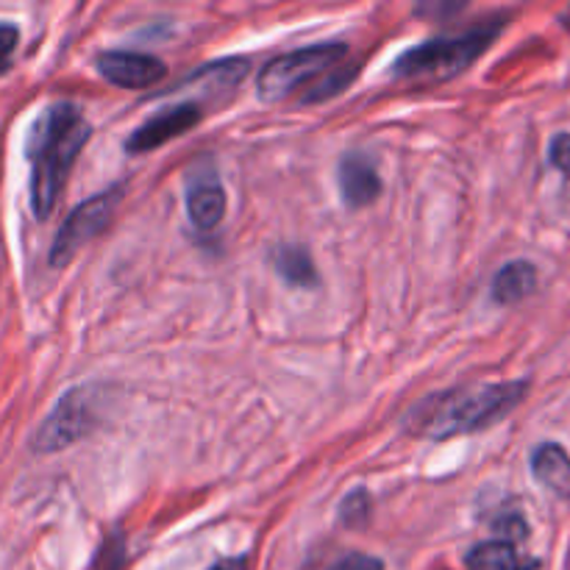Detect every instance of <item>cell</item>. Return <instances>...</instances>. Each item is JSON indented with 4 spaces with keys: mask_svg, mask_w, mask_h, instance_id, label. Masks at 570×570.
Returning <instances> with one entry per match:
<instances>
[{
    "mask_svg": "<svg viewBox=\"0 0 570 570\" xmlns=\"http://www.w3.org/2000/svg\"><path fill=\"white\" fill-rule=\"evenodd\" d=\"M92 126L76 104H50L37 117L28 137V161H31V209L37 220L53 215L59 195L65 193L76 156L89 142Z\"/></svg>",
    "mask_w": 570,
    "mask_h": 570,
    "instance_id": "6da1fadb",
    "label": "cell"
},
{
    "mask_svg": "<svg viewBox=\"0 0 570 570\" xmlns=\"http://www.w3.org/2000/svg\"><path fill=\"white\" fill-rule=\"evenodd\" d=\"M529 393V382L468 384L432 395L406 417V429L426 440H451L490 429L510 415Z\"/></svg>",
    "mask_w": 570,
    "mask_h": 570,
    "instance_id": "7a4b0ae2",
    "label": "cell"
},
{
    "mask_svg": "<svg viewBox=\"0 0 570 570\" xmlns=\"http://www.w3.org/2000/svg\"><path fill=\"white\" fill-rule=\"evenodd\" d=\"M504 26V17H493V20H484L479 26L468 28V31L456 33V37L426 39V42L404 50L393 61V76L432 78V81H438V78L445 81V78L460 76L499 39Z\"/></svg>",
    "mask_w": 570,
    "mask_h": 570,
    "instance_id": "3957f363",
    "label": "cell"
},
{
    "mask_svg": "<svg viewBox=\"0 0 570 570\" xmlns=\"http://www.w3.org/2000/svg\"><path fill=\"white\" fill-rule=\"evenodd\" d=\"M345 56H348V48L343 42H323L312 45V48L289 50V53L276 56L262 67L259 78H256V92L267 104H276V100L295 92L301 83L321 78L323 72L337 70Z\"/></svg>",
    "mask_w": 570,
    "mask_h": 570,
    "instance_id": "277c9868",
    "label": "cell"
},
{
    "mask_svg": "<svg viewBox=\"0 0 570 570\" xmlns=\"http://www.w3.org/2000/svg\"><path fill=\"white\" fill-rule=\"evenodd\" d=\"M100 390H104L100 384H78V387L67 390L39 426L33 449L42 454H53V451L70 449L83 434L92 432L98 423Z\"/></svg>",
    "mask_w": 570,
    "mask_h": 570,
    "instance_id": "5b68a950",
    "label": "cell"
},
{
    "mask_svg": "<svg viewBox=\"0 0 570 570\" xmlns=\"http://www.w3.org/2000/svg\"><path fill=\"white\" fill-rule=\"evenodd\" d=\"M122 193H126V187H122V184H115V187H109L106 193H98L89 200H83L81 206H76V209L67 215V220L61 223V228L56 232L53 245H50V267H65L89 239L98 237V234L104 232L106 223L115 215L117 204L122 200Z\"/></svg>",
    "mask_w": 570,
    "mask_h": 570,
    "instance_id": "8992f818",
    "label": "cell"
},
{
    "mask_svg": "<svg viewBox=\"0 0 570 570\" xmlns=\"http://www.w3.org/2000/svg\"><path fill=\"white\" fill-rule=\"evenodd\" d=\"M100 76L122 89H148L167 76L165 61L134 50H106L95 59Z\"/></svg>",
    "mask_w": 570,
    "mask_h": 570,
    "instance_id": "52a82bcc",
    "label": "cell"
},
{
    "mask_svg": "<svg viewBox=\"0 0 570 570\" xmlns=\"http://www.w3.org/2000/svg\"><path fill=\"white\" fill-rule=\"evenodd\" d=\"M200 122V106L198 104H176L170 109H161L159 115H154L150 120H145L137 131L128 137L126 150L128 154H148V150L161 148L170 139L181 137L189 128H195Z\"/></svg>",
    "mask_w": 570,
    "mask_h": 570,
    "instance_id": "ba28073f",
    "label": "cell"
},
{
    "mask_svg": "<svg viewBox=\"0 0 570 570\" xmlns=\"http://www.w3.org/2000/svg\"><path fill=\"white\" fill-rule=\"evenodd\" d=\"M337 184L345 206L362 209L371 206L382 195V178H379L376 165L365 154H345L337 165Z\"/></svg>",
    "mask_w": 570,
    "mask_h": 570,
    "instance_id": "9c48e42d",
    "label": "cell"
},
{
    "mask_svg": "<svg viewBox=\"0 0 570 570\" xmlns=\"http://www.w3.org/2000/svg\"><path fill=\"white\" fill-rule=\"evenodd\" d=\"M187 215L204 232L220 226L226 215V189L215 176L198 178L187 187Z\"/></svg>",
    "mask_w": 570,
    "mask_h": 570,
    "instance_id": "30bf717a",
    "label": "cell"
},
{
    "mask_svg": "<svg viewBox=\"0 0 570 570\" xmlns=\"http://www.w3.org/2000/svg\"><path fill=\"white\" fill-rule=\"evenodd\" d=\"M532 476L557 499L570 501V454L560 443H540L532 451Z\"/></svg>",
    "mask_w": 570,
    "mask_h": 570,
    "instance_id": "8fae6325",
    "label": "cell"
},
{
    "mask_svg": "<svg viewBox=\"0 0 570 570\" xmlns=\"http://www.w3.org/2000/svg\"><path fill=\"white\" fill-rule=\"evenodd\" d=\"M534 289H538V267L527 259L507 262L493 278V298L504 306L521 304Z\"/></svg>",
    "mask_w": 570,
    "mask_h": 570,
    "instance_id": "7c38bea8",
    "label": "cell"
},
{
    "mask_svg": "<svg viewBox=\"0 0 570 570\" xmlns=\"http://www.w3.org/2000/svg\"><path fill=\"white\" fill-rule=\"evenodd\" d=\"M468 570H538V560H527L518 554V549L507 540H488L468 551Z\"/></svg>",
    "mask_w": 570,
    "mask_h": 570,
    "instance_id": "4fadbf2b",
    "label": "cell"
},
{
    "mask_svg": "<svg viewBox=\"0 0 570 570\" xmlns=\"http://www.w3.org/2000/svg\"><path fill=\"white\" fill-rule=\"evenodd\" d=\"M273 265H276L278 276L289 284V287L312 289L321 284V276H317V267L312 262L309 250L301 248V245H278L273 250Z\"/></svg>",
    "mask_w": 570,
    "mask_h": 570,
    "instance_id": "5bb4252c",
    "label": "cell"
},
{
    "mask_svg": "<svg viewBox=\"0 0 570 570\" xmlns=\"http://www.w3.org/2000/svg\"><path fill=\"white\" fill-rule=\"evenodd\" d=\"M367 521H371V495L365 490H354V493L345 495L343 504H340V523L356 529L365 527Z\"/></svg>",
    "mask_w": 570,
    "mask_h": 570,
    "instance_id": "9a60e30c",
    "label": "cell"
},
{
    "mask_svg": "<svg viewBox=\"0 0 570 570\" xmlns=\"http://www.w3.org/2000/svg\"><path fill=\"white\" fill-rule=\"evenodd\" d=\"M17 42H20V31H17V26H11V22H0V76L11 67Z\"/></svg>",
    "mask_w": 570,
    "mask_h": 570,
    "instance_id": "2e32d148",
    "label": "cell"
},
{
    "mask_svg": "<svg viewBox=\"0 0 570 570\" xmlns=\"http://www.w3.org/2000/svg\"><path fill=\"white\" fill-rule=\"evenodd\" d=\"M549 165L570 176V134H557L549 145Z\"/></svg>",
    "mask_w": 570,
    "mask_h": 570,
    "instance_id": "e0dca14e",
    "label": "cell"
},
{
    "mask_svg": "<svg viewBox=\"0 0 570 570\" xmlns=\"http://www.w3.org/2000/svg\"><path fill=\"white\" fill-rule=\"evenodd\" d=\"M326 570H384V562L379 557L360 554V551H351V554L340 557L337 562H332Z\"/></svg>",
    "mask_w": 570,
    "mask_h": 570,
    "instance_id": "ac0fdd59",
    "label": "cell"
},
{
    "mask_svg": "<svg viewBox=\"0 0 570 570\" xmlns=\"http://www.w3.org/2000/svg\"><path fill=\"white\" fill-rule=\"evenodd\" d=\"M122 557H126V551H122V540L120 538H109L104 543V549H100L98 560H95V568H98V570H117L122 566Z\"/></svg>",
    "mask_w": 570,
    "mask_h": 570,
    "instance_id": "d6986e66",
    "label": "cell"
},
{
    "mask_svg": "<svg viewBox=\"0 0 570 570\" xmlns=\"http://www.w3.org/2000/svg\"><path fill=\"white\" fill-rule=\"evenodd\" d=\"M209 570H248V562H245V557H232V560L217 562Z\"/></svg>",
    "mask_w": 570,
    "mask_h": 570,
    "instance_id": "ffe728a7",
    "label": "cell"
}]
</instances>
